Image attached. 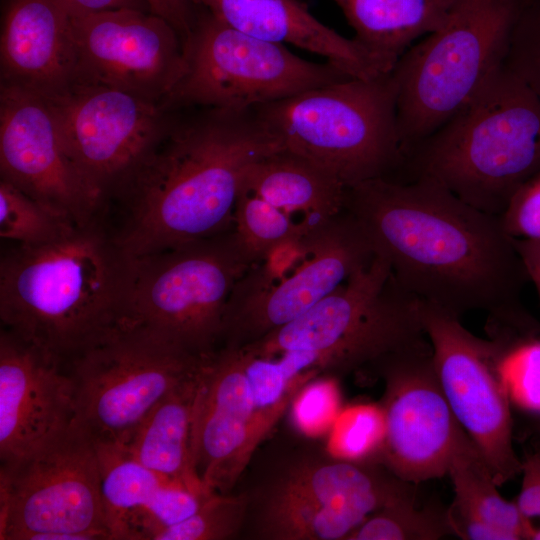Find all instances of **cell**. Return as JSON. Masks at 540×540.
<instances>
[{
	"mask_svg": "<svg viewBox=\"0 0 540 540\" xmlns=\"http://www.w3.org/2000/svg\"><path fill=\"white\" fill-rule=\"evenodd\" d=\"M344 209L399 285L419 300L458 317L485 313L490 336H540V324L521 300L529 279L500 215L425 176L348 186Z\"/></svg>",
	"mask_w": 540,
	"mask_h": 540,
	"instance_id": "6da1fadb",
	"label": "cell"
},
{
	"mask_svg": "<svg viewBox=\"0 0 540 540\" xmlns=\"http://www.w3.org/2000/svg\"><path fill=\"white\" fill-rule=\"evenodd\" d=\"M284 148L255 108L177 111L117 195L127 207L117 242L139 257L232 229L245 174Z\"/></svg>",
	"mask_w": 540,
	"mask_h": 540,
	"instance_id": "7a4b0ae2",
	"label": "cell"
},
{
	"mask_svg": "<svg viewBox=\"0 0 540 540\" xmlns=\"http://www.w3.org/2000/svg\"><path fill=\"white\" fill-rule=\"evenodd\" d=\"M132 257L94 220L41 245H18L0 263L4 330L68 366L120 329Z\"/></svg>",
	"mask_w": 540,
	"mask_h": 540,
	"instance_id": "3957f363",
	"label": "cell"
},
{
	"mask_svg": "<svg viewBox=\"0 0 540 540\" xmlns=\"http://www.w3.org/2000/svg\"><path fill=\"white\" fill-rule=\"evenodd\" d=\"M540 170V98L503 65L434 132L410 145L394 179L430 177L468 204L501 215Z\"/></svg>",
	"mask_w": 540,
	"mask_h": 540,
	"instance_id": "277c9868",
	"label": "cell"
},
{
	"mask_svg": "<svg viewBox=\"0 0 540 540\" xmlns=\"http://www.w3.org/2000/svg\"><path fill=\"white\" fill-rule=\"evenodd\" d=\"M430 345L420 300L402 288L388 261H372L307 312L244 347L274 358L290 381L321 372L373 368L388 357Z\"/></svg>",
	"mask_w": 540,
	"mask_h": 540,
	"instance_id": "5b68a950",
	"label": "cell"
},
{
	"mask_svg": "<svg viewBox=\"0 0 540 540\" xmlns=\"http://www.w3.org/2000/svg\"><path fill=\"white\" fill-rule=\"evenodd\" d=\"M393 73L349 78L254 107L284 147L339 178L346 187L393 178L404 151Z\"/></svg>",
	"mask_w": 540,
	"mask_h": 540,
	"instance_id": "8992f818",
	"label": "cell"
},
{
	"mask_svg": "<svg viewBox=\"0 0 540 540\" xmlns=\"http://www.w3.org/2000/svg\"><path fill=\"white\" fill-rule=\"evenodd\" d=\"M523 0H456L393 73L403 151L455 115L505 62Z\"/></svg>",
	"mask_w": 540,
	"mask_h": 540,
	"instance_id": "52a82bcc",
	"label": "cell"
},
{
	"mask_svg": "<svg viewBox=\"0 0 540 540\" xmlns=\"http://www.w3.org/2000/svg\"><path fill=\"white\" fill-rule=\"evenodd\" d=\"M254 265L233 229L132 257L120 328L140 329L208 357L221 342L233 289Z\"/></svg>",
	"mask_w": 540,
	"mask_h": 540,
	"instance_id": "ba28073f",
	"label": "cell"
},
{
	"mask_svg": "<svg viewBox=\"0 0 540 540\" xmlns=\"http://www.w3.org/2000/svg\"><path fill=\"white\" fill-rule=\"evenodd\" d=\"M415 485L376 460L306 452L245 493V521L262 540H346L372 514L415 494Z\"/></svg>",
	"mask_w": 540,
	"mask_h": 540,
	"instance_id": "9c48e42d",
	"label": "cell"
},
{
	"mask_svg": "<svg viewBox=\"0 0 540 540\" xmlns=\"http://www.w3.org/2000/svg\"><path fill=\"white\" fill-rule=\"evenodd\" d=\"M374 256L363 228L345 209L314 224L239 279L224 315V347H244L295 320Z\"/></svg>",
	"mask_w": 540,
	"mask_h": 540,
	"instance_id": "30bf717a",
	"label": "cell"
},
{
	"mask_svg": "<svg viewBox=\"0 0 540 540\" xmlns=\"http://www.w3.org/2000/svg\"><path fill=\"white\" fill-rule=\"evenodd\" d=\"M184 60L180 78L160 102L169 112L245 110L353 78L331 62H310L282 44L238 31L199 7Z\"/></svg>",
	"mask_w": 540,
	"mask_h": 540,
	"instance_id": "8fae6325",
	"label": "cell"
},
{
	"mask_svg": "<svg viewBox=\"0 0 540 540\" xmlns=\"http://www.w3.org/2000/svg\"><path fill=\"white\" fill-rule=\"evenodd\" d=\"M110 540L95 442L75 423L0 465V540Z\"/></svg>",
	"mask_w": 540,
	"mask_h": 540,
	"instance_id": "7c38bea8",
	"label": "cell"
},
{
	"mask_svg": "<svg viewBox=\"0 0 540 540\" xmlns=\"http://www.w3.org/2000/svg\"><path fill=\"white\" fill-rule=\"evenodd\" d=\"M209 357L120 328L67 366L75 385L74 423L95 442L126 445L157 404L197 375Z\"/></svg>",
	"mask_w": 540,
	"mask_h": 540,
	"instance_id": "4fadbf2b",
	"label": "cell"
},
{
	"mask_svg": "<svg viewBox=\"0 0 540 540\" xmlns=\"http://www.w3.org/2000/svg\"><path fill=\"white\" fill-rule=\"evenodd\" d=\"M420 314L444 396L501 486L522 470L512 440L506 370L508 356L520 344L479 338L462 325L460 317L422 300Z\"/></svg>",
	"mask_w": 540,
	"mask_h": 540,
	"instance_id": "5bb4252c",
	"label": "cell"
},
{
	"mask_svg": "<svg viewBox=\"0 0 540 540\" xmlns=\"http://www.w3.org/2000/svg\"><path fill=\"white\" fill-rule=\"evenodd\" d=\"M42 96L67 153L103 202L118 195L176 115L156 101L91 83Z\"/></svg>",
	"mask_w": 540,
	"mask_h": 540,
	"instance_id": "9a60e30c",
	"label": "cell"
},
{
	"mask_svg": "<svg viewBox=\"0 0 540 540\" xmlns=\"http://www.w3.org/2000/svg\"><path fill=\"white\" fill-rule=\"evenodd\" d=\"M376 372L385 382L376 461L416 485L443 477L467 434L441 389L431 344L388 357Z\"/></svg>",
	"mask_w": 540,
	"mask_h": 540,
	"instance_id": "2e32d148",
	"label": "cell"
},
{
	"mask_svg": "<svg viewBox=\"0 0 540 540\" xmlns=\"http://www.w3.org/2000/svg\"><path fill=\"white\" fill-rule=\"evenodd\" d=\"M76 81L130 92L158 103L184 70V42L164 18L137 9L69 13Z\"/></svg>",
	"mask_w": 540,
	"mask_h": 540,
	"instance_id": "e0dca14e",
	"label": "cell"
},
{
	"mask_svg": "<svg viewBox=\"0 0 540 540\" xmlns=\"http://www.w3.org/2000/svg\"><path fill=\"white\" fill-rule=\"evenodd\" d=\"M1 179L76 224L93 220L103 201L78 170L44 97L0 85Z\"/></svg>",
	"mask_w": 540,
	"mask_h": 540,
	"instance_id": "ac0fdd59",
	"label": "cell"
},
{
	"mask_svg": "<svg viewBox=\"0 0 540 540\" xmlns=\"http://www.w3.org/2000/svg\"><path fill=\"white\" fill-rule=\"evenodd\" d=\"M263 440L245 352L223 346L204 364L193 424L194 465L206 492L230 493Z\"/></svg>",
	"mask_w": 540,
	"mask_h": 540,
	"instance_id": "d6986e66",
	"label": "cell"
},
{
	"mask_svg": "<svg viewBox=\"0 0 540 540\" xmlns=\"http://www.w3.org/2000/svg\"><path fill=\"white\" fill-rule=\"evenodd\" d=\"M75 416V385L67 367L2 329L0 463L55 440L73 425Z\"/></svg>",
	"mask_w": 540,
	"mask_h": 540,
	"instance_id": "ffe728a7",
	"label": "cell"
},
{
	"mask_svg": "<svg viewBox=\"0 0 540 540\" xmlns=\"http://www.w3.org/2000/svg\"><path fill=\"white\" fill-rule=\"evenodd\" d=\"M76 73L69 12L56 0H10L0 38L1 85L46 96L75 83Z\"/></svg>",
	"mask_w": 540,
	"mask_h": 540,
	"instance_id": "44dd1931",
	"label": "cell"
},
{
	"mask_svg": "<svg viewBox=\"0 0 540 540\" xmlns=\"http://www.w3.org/2000/svg\"><path fill=\"white\" fill-rule=\"evenodd\" d=\"M224 24L253 37L292 44L327 59L353 78L372 79L394 67L312 15L302 0H191Z\"/></svg>",
	"mask_w": 540,
	"mask_h": 540,
	"instance_id": "7402d4cb",
	"label": "cell"
},
{
	"mask_svg": "<svg viewBox=\"0 0 540 540\" xmlns=\"http://www.w3.org/2000/svg\"><path fill=\"white\" fill-rule=\"evenodd\" d=\"M241 190L261 197L297 222L301 216L305 225H314L343 211L346 186L328 170L284 148L252 165Z\"/></svg>",
	"mask_w": 540,
	"mask_h": 540,
	"instance_id": "603a6c76",
	"label": "cell"
},
{
	"mask_svg": "<svg viewBox=\"0 0 540 540\" xmlns=\"http://www.w3.org/2000/svg\"><path fill=\"white\" fill-rule=\"evenodd\" d=\"M203 367L197 375L161 400L124 446L164 480L209 494L196 472L192 451L193 424Z\"/></svg>",
	"mask_w": 540,
	"mask_h": 540,
	"instance_id": "cb8c5ba5",
	"label": "cell"
},
{
	"mask_svg": "<svg viewBox=\"0 0 540 540\" xmlns=\"http://www.w3.org/2000/svg\"><path fill=\"white\" fill-rule=\"evenodd\" d=\"M354 39L395 67L419 37L443 26L456 0H333Z\"/></svg>",
	"mask_w": 540,
	"mask_h": 540,
	"instance_id": "d4e9b609",
	"label": "cell"
},
{
	"mask_svg": "<svg viewBox=\"0 0 540 540\" xmlns=\"http://www.w3.org/2000/svg\"><path fill=\"white\" fill-rule=\"evenodd\" d=\"M95 447L110 538L129 540L132 515L166 480L139 462L124 445L95 442Z\"/></svg>",
	"mask_w": 540,
	"mask_h": 540,
	"instance_id": "484cf974",
	"label": "cell"
},
{
	"mask_svg": "<svg viewBox=\"0 0 540 540\" xmlns=\"http://www.w3.org/2000/svg\"><path fill=\"white\" fill-rule=\"evenodd\" d=\"M447 474L454 489L452 506L480 518L511 540L525 539L515 501H508L499 493L486 462L468 435L454 454Z\"/></svg>",
	"mask_w": 540,
	"mask_h": 540,
	"instance_id": "4316f807",
	"label": "cell"
},
{
	"mask_svg": "<svg viewBox=\"0 0 540 540\" xmlns=\"http://www.w3.org/2000/svg\"><path fill=\"white\" fill-rule=\"evenodd\" d=\"M311 226L295 221L255 194L240 191L232 229L254 264L278 247L299 239Z\"/></svg>",
	"mask_w": 540,
	"mask_h": 540,
	"instance_id": "83f0119b",
	"label": "cell"
},
{
	"mask_svg": "<svg viewBox=\"0 0 540 540\" xmlns=\"http://www.w3.org/2000/svg\"><path fill=\"white\" fill-rule=\"evenodd\" d=\"M453 535L447 509L422 506L417 494L372 514L346 540H437Z\"/></svg>",
	"mask_w": 540,
	"mask_h": 540,
	"instance_id": "f1b7e54d",
	"label": "cell"
},
{
	"mask_svg": "<svg viewBox=\"0 0 540 540\" xmlns=\"http://www.w3.org/2000/svg\"><path fill=\"white\" fill-rule=\"evenodd\" d=\"M76 225L78 224L1 179V238L23 246L41 245L64 237Z\"/></svg>",
	"mask_w": 540,
	"mask_h": 540,
	"instance_id": "f546056e",
	"label": "cell"
},
{
	"mask_svg": "<svg viewBox=\"0 0 540 540\" xmlns=\"http://www.w3.org/2000/svg\"><path fill=\"white\" fill-rule=\"evenodd\" d=\"M247 513L245 493H213L187 519L160 529L150 540H224L244 528Z\"/></svg>",
	"mask_w": 540,
	"mask_h": 540,
	"instance_id": "4dcf8cb0",
	"label": "cell"
},
{
	"mask_svg": "<svg viewBox=\"0 0 540 540\" xmlns=\"http://www.w3.org/2000/svg\"><path fill=\"white\" fill-rule=\"evenodd\" d=\"M208 495L179 483H162L149 502L132 515L129 540H150L160 529L187 519L199 509Z\"/></svg>",
	"mask_w": 540,
	"mask_h": 540,
	"instance_id": "1f68e13d",
	"label": "cell"
},
{
	"mask_svg": "<svg viewBox=\"0 0 540 540\" xmlns=\"http://www.w3.org/2000/svg\"><path fill=\"white\" fill-rule=\"evenodd\" d=\"M504 65L540 98V0H523Z\"/></svg>",
	"mask_w": 540,
	"mask_h": 540,
	"instance_id": "d6a6232c",
	"label": "cell"
},
{
	"mask_svg": "<svg viewBox=\"0 0 540 540\" xmlns=\"http://www.w3.org/2000/svg\"><path fill=\"white\" fill-rule=\"evenodd\" d=\"M506 370L511 396L527 409L540 411V336L517 346Z\"/></svg>",
	"mask_w": 540,
	"mask_h": 540,
	"instance_id": "836d02e7",
	"label": "cell"
},
{
	"mask_svg": "<svg viewBox=\"0 0 540 540\" xmlns=\"http://www.w3.org/2000/svg\"><path fill=\"white\" fill-rule=\"evenodd\" d=\"M500 216L511 237L540 239V170L515 191Z\"/></svg>",
	"mask_w": 540,
	"mask_h": 540,
	"instance_id": "e575fe53",
	"label": "cell"
},
{
	"mask_svg": "<svg viewBox=\"0 0 540 540\" xmlns=\"http://www.w3.org/2000/svg\"><path fill=\"white\" fill-rule=\"evenodd\" d=\"M522 484L515 504L525 539L540 540V452L522 461Z\"/></svg>",
	"mask_w": 540,
	"mask_h": 540,
	"instance_id": "d590c367",
	"label": "cell"
},
{
	"mask_svg": "<svg viewBox=\"0 0 540 540\" xmlns=\"http://www.w3.org/2000/svg\"><path fill=\"white\" fill-rule=\"evenodd\" d=\"M294 406V418L300 428L313 432L330 418L335 403L333 388L327 383L307 386Z\"/></svg>",
	"mask_w": 540,
	"mask_h": 540,
	"instance_id": "8d00e7d4",
	"label": "cell"
},
{
	"mask_svg": "<svg viewBox=\"0 0 540 540\" xmlns=\"http://www.w3.org/2000/svg\"><path fill=\"white\" fill-rule=\"evenodd\" d=\"M353 416L348 420L339 443L342 451L361 457L373 446L378 448L383 431L382 415L372 409H363Z\"/></svg>",
	"mask_w": 540,
	"mask_h": 540,
	"instance_id": "74e56055",
	"label": "cell"
},
{
	"mask_svg": "<svg viewBox=\"0 0 540 540\" xmlns=\"http://www.w3.org/2000/svg\"><path fill=\"white\" fill-rule=\"evenodd\" d=\"M447 519L453 535L464 540H511L506 533L452 505L447 508Z\"/></svg>",
	"mask_w": 540,
	"mask_h": 540,
	"instance_id": "f35d334b",
	"label": "cell"
},
{
	"mask_svg": "<svg viewBox=\"0 0 540 540\" xmlns=\"http://www.w3.org/2000/svg\"><path fill=\"white\" fill-rule=\"evenodd\" d=\"M150 12L164 18L185 43L195 22L196 7L191 0H147Z\"/></svg>",
	"mask_w": 540,
	"mask_h": 540,
	"instance_id": "ab89813d",
	"label": "cell"
},
{
	"mask_svg": "<svg viewBox=\"0 0 540 540\" xmlns=\"http://www.w3.org/2000/svg\"><path fill=\"white\" fill-rule=\"evenodd\" d=\"M69 13H94L118 9L149 11L147 0H56Z\"/></svg>",
	"mask_w": 540,
	"mask_h": 540,
	"instance_id": "60d3db41",
	"label": "cell"
},
{
	"mask_svg": "<svg viewBox=\"0 0 540 540\" xmlns=\"http://www.w3.org/2000/svg\"><path fill=\"white\" fill-rule=\"evenodd\" d=\"M529 281H532L540 298V239L514 238Z\"/></svg>",
	"mask_w": 540,
	"mask_h": 540,
	"instance_id": "b9f144b4",
	"label": "cell"
}]
</instances>
